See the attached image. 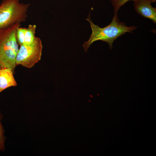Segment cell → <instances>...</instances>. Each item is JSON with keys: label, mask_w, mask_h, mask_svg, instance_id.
I'll list each match as a JSON object with an SVG mask.
<instances>
[{"label": "cell", "mask_w": 156, "mask_h": 156, "mask_svg": "<svg viewBox=\"0 0 156 156\" xmlns=\"http://www.w3.org/2000/svg\"><path fill=\"white\" fill-rule=\"evenodd\" d=\"M1 67L0 66V69H1Z\"/></svg>", "instance_id": "cell-11"}, {"label": "cell", "mask_w": 156, "mask_h": 156, "mask_svg": "<svg viewBox=\"0 0 156 156\" xmlns=\"http://www.w3.org/2000/svg\"><path fill=\"white\" fill-rule=\"evenodd\" d=\"M26 29V28L20 27L17 29L16 38L17 42L20 46L24 44Z\"/></svg>", "instance_id": "cell-9"}, {"label": "cell", "mask_w": 156, "mask_h": 156, "mask_svg": "<svg viewBox=\"0 0 156 156\" xmlns=\"http://www.w3.org/2000/svg\"><path fill=\"white\" fill-rule=\"evenodd\" d=\"M3 117V115L0 111V151L3 152L5 150L4 144L6 137L4 135L5 130L1 122Z\"/></svg>", "instance_id": "cell-8"}, {"label": "cell", "mask_w": 156, "mask_h": 156, "mask_svg": "<svg viewBox=\"0 0 156 156\" xmlns=\"http://www.w3.org/2000/svg\"><path fill=\"white\" fill-rule=\"evenodd\" d=\"M156 0H135L133 1L135 9L140 15L156 23V8L153 7L152 3Z\"/></svg>", "instance_id": "cell-5"}, {"label": "cell", "mask_w": 156, "mask_h": 156, "mask_svg": "<svg viewBox=\"0 0 156 156\" xmlns=\"http://www.w3.org/2000/svg\"><path fill=\"white\" fill-rule=\"evenodd\" d=\"M14 74L10 68H1L0 69V92L8 88L17 86Z\"/></svg>", "instance_id": "cell-6"}, {"label": "cell", "mask_w": 156, "mask_h": 156, "mask_svg": "<svg viewBox=\"0 0 156 156\" xmlns=\"http://www.w3.org/2000/svg\"><path fill=\"white\" fill-rule=\"evenodd\" d=\"M36 26L35 24L28 25L26 29L23 44H28L33 41L36 37Z\"/></svg>", "instance_id": "cell-7"}, {"label": "cell", "mask_w": 156, "mask_h": 156, "mask_svg": "<svg viewBox=\"0 0 156 156\" xmlns=\"http://www.w3.org/2000/svg\"><path fill=\"white\" fill-rule=\"evenodd\" d=\"M21 24L16 23L0 28V66L12 69L14 73L16 66V59L19 48L16 38L17 29Z\"/></svg>", "instance_id": "cell-2"}, {"label": "cell", "mask_w": 156, "mask_h": 156, "mask_svg": "<svg viewBox=\"0 0 156 156\" xmlns=\"http://www.w3.org/2000/svg\"></svg>", "instance_id": "cell-12"}, {"label": "cell", "mask_w": 156, "mask_h": 156, "mask_svg": "<svg viewBox=\"0 0 156 156\" xmlns=\"http://www.w3.org/2000/svg\"><path fill=\"white\" fill-rule=\"evenodd\" d=\"M132 0L133 1L135 0H110L114 8V14H117L118 11L121 7L127 1Z\"/></svg>", "instance_id": "cell-10"}, {"label": "cell", "mask_w": 156, "mask_h": 156, "mask_svg": "<svg viewBox=\"0 0 156 156\" xmlns=\"http://www.w3.org/2000/svg\"><path fill=\"white\" fill-rule=\"evenodd\" d=\"M90 12L86 20L90 23L92 33L89 40L84 42L83 46L86 52L90 46L93 42L101 40L108 43L109 48L112 49L114 41L118 37L125 33L133 32V31L137 28L135 26H127L125 23L120 22L118 16L115 14L111 23L108 25L103 28L99 27L94 24L92 20Z\"/></svg>", "instance_id": "cell-1"}, {"label": "cell", "mask_w": 156, "mask_h": 156, "mask_svg": "<svg viewBox=\"0 0 156 156\" xmlns=\"http://www.w3.org/2000/svg\"><path fill=\"white\" fill-rule=\"evenodd\" d=\"M30 5L19 0H2L0 3V28L25 22Z\"/></svg>", "instance_id": "cell-3"}, {"label": "cell", "mask_w": 156, "mask_h": 156, "mask_svg": "<svg viewBox=\"0 0 156 156\" xmlns=\"http://www.w3.org/2000/svg\"><path fill=\"white\" fill-rule=\"evenodd\" d=\"M42 48L40 39L36 36L30 44L20 45L16 57V65L32 67L41 60Z\"/></svg>", "instance_id": "cell-4"}]
</instances>
